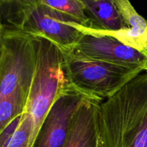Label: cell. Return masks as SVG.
I'll use <instances>...</instances> for the list:
<instances>
[{
	"mask_svg": "<svg viewBox=\"0 0 147 147\" xmlns=\"http://www.w3.org/2000/svg\"><path fill=\"white\" fill-rule=\"evenodd\" d=\"M83 2L86 13L91 20L90 26L120 40L126 28L114 0H91Z\"/></svg>",
	"mask_w": 147,
	"mask_h": 147,
	"instance_id": "8",
	"label": "cell"
},
{
	"mask_svg": "<svg viewBox=\"0 0 147 147\" xmlns=\"http://www.w3.org/2000/svg\"><path fill=\"white\" fill-rule=\"evenodd\" d=\"M70 86L86 96L106 100L144 71L93 60L73 50L60 48Z\"/></svg>",
	"mask_w": 147,
	"mask_h": 147,
	"instance_id": "4",
	"label": "cell"
},
{
	"mask_svg": "<svg viewBox=\"0 0 147 147\" xmlns=\"http://www.w3.org/2000/svg\"><path fill=\"white\" fill-rule=\"evenodd\" d=\"M83 1H91V0H82Z\"/></svg>",
	"mask_w": 147,
	"mask_h": 147,
	"instance_id": "13",
	"label": "cell"
},
{
	"mask_svg": "<svg viewBox=\"0 0 147 147\" xmlns=\"http://www.w3.org/2000/svg\"><path fill=\"white\" fill-rule=\"evenodd\" d=\"M24 106L14 99H0V132L22 116Z\"/></svg>",
	"mask_w": 147,
	"mask_h": 147,
	"instance_id": "11",
	"label": "cell"
},
{
	"mask_svg": "<svg viewBox=\"0 0 147 147\" xmlns=\"http://www.w3.org/2000/svg\"><path fill=\"white\" fill-rule=\"evenodd\" d=\"M124 24V33L119 41L143 53L147 58V21L129 0H114Z\"/></svg>",
	"mask_w": 147,
	"mask_h": 147,
	"instance_id": "9",
	"label": "cell"
},
{
	"mask_svg": "<svg viewBox=\"0 0 147 147\" xmlns=\"http://www.w3.org/2000/svg\"><path fill=\"white\" fill-rule=\"evenodd\" d=\"M144 70L147 72V58H146V64H145V66H144Z\"/></svg>",
	"mask_w": 147,
	"mask_h": 147,
	"instance_id": "12",
	"label": "cell"
},
{
	"mask_svg": "<svg viewBox=\"0 0 147 147\" xmlns=\"http://www.w3.org/2000/svg\"><path fill=\"white\" fill-rule=\"evenodd\" d=\"M82 36L71 49L76 53L93 60L128 67H142L144 70L146 57L116 37L104 34L91 26L78 24Z\"/></svg>",
	"mask_w": 147,
	"mask_h": 147,
	"instance_id": "5",
	"label": "cell"
},
{
	"mask_svg": "<svg viewBox=\"0 0 147 147\" xmlns=\"http://www.w3.org/2000/svg\"><path fill=\"white\" fill-rule=\"evenodd\" d=\"M0 14L1 23L47 39L62 49H73L82 36L77 27L79 22L35 0L0 1Z\"/></svg>",
	"mask_w": 147,
	"mask_h": 147,
	"instance_id": "2",
	"label": "cell"
},
{
	"mask_svg": "<svg viewBox=\"0 0 147 147\" xmlns=\"http://www.w3.org/2000/svg\"><path fill=\"white\" fill-rule=\"evenodd\" d=\"M98 125L102 147H147V73L100 102Z\"/></svg>",
	"mask_w": 147,
	"mask_h": 147,
	"instance_id": "1",
	"label": "cell"
},
{
	"mask_svg": "<svg viewBox=\"0 0 147 147\" xmlns=\"http://www.w3.org/2000/svg\"><path fill=\"white\" fill-rule=\"evenodd\" d=\"M87 98L73 88L54 103L38 132L33 147H63L72 120L82 102Z\"/></svg>",
	"mask_w": 147,
	"mask_h": 147,
	"instance_id": "6",
	"label": "cell"
},
{
	"mask_svg": "<svg viewBox=\"0 0 147 147\" xmlns=\"http://www.w3.org/2000/svg\"><path fill=\"white\" fill-rule=\"evenodd\" d=\"M5 1V0H0V1Z\"/></svg>",
	"mask_w": 147,
	"mask_h": 147,
	"instance_id": "14",
	"label": "cell"
},
{
	"mask_svg": "<svg viewBox=\"0 0 147 147\" xmlns=\"http://www.w3.org/2000/svg\"><path fill=\"white\" fill-rule=\"evenodd\" d=\"M99 99L87 98L79 106L63 147H102L98 125Z\"/></svg>",
	"mask_w": 147,
	"mask_h": 147,
	"instance_id": "7",
	"label": "cell"
},
{
	"mask_svg": "<svg viewBox=\"0 0 147 147\" xmlns=\"http://www.w3.org/2000/svg\"><path fill=\"white\" fill-rule=\"evenodd\" d=\"M0 99H14L25 107L36 71V37L1 23Z\"/></svg>",
	"mask_w": 147,
	"mask_h": 147,
	"instance_id": "3",
	"label": "cell"
},
{
	"mask_svg": "<svg viewBox=\"0 0 147 147\" xmlns=\"http://www.w3.org/2000/svg\"><path fill=\"white\" fill-rule=\"evenodd\" d=\"M52 9L60 11L85 26H90L91 20L86 11L84 2L82 0H35Z\"/></svg>",
	"mask_w": 147,
	"mask_h": 147,
	"instance_id": "10",
	"label": "cell"
}]
</instances>
